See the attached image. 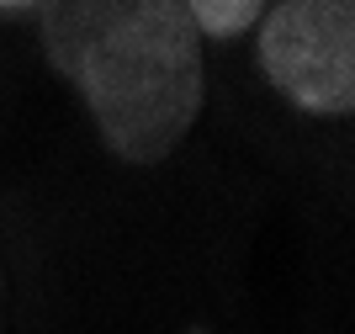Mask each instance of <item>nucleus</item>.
<instances>
[{
	"instance_id": "20e7f679",
	"label": "nucleus",
	"mask_w": 355,
	"mask_h": 334,
	"mask_svg": "<svg viewBox=\"0 0 355 334\" xmlns=\"http://www.w3.org/2000/svg\"><path fill=\"white\" fill-rule=\"evenodd\" d=\"M0 16H37V6H0Z\"/></svg>"
},
{
	"instance_id": "7ed1b4c3",
	"label": "nucleus",
	"mask_w": 355,
	"mask_h": 334,
	"mask_svg": "<svg viewBox=\"0 0 355 334\" xmlns=\"http://www.w3.org/2000/svg\"><path fill=\"white\" fill-rule=\"evenodd\" d=\"M196 32H207V37H239L244 27H254V16H266L260 0H196L186 6Z\"/></svg>"
},
{
	"instance_id": "f03ea898",
	"label": "nucleus",
	"mask_w": 355,
	"mask_h": 334,
	"mask_svg": "<svg viewBox=\"0 0 355 334\" xmlns=\"http://www.w3.org/2000/svg\"><path fill=\"white\" fill-rule=\"evenodd\" d=\"M260 69L292 106L345 117L355 106V6L286 0L260 16Z\"/></svg>"
},
{
	"instance_id": "f257e3e1",
	"label": "nucleus",
	"mask_w": 355,
	"mask_h": 334,
	"mask_svg": "<svg viewBox=\"0 0 355 334\" xmlns=\"http://www.w3.org/2000/svg\"><path fill=\"white\" fill-rule=\"evenodd\" d=\"M53 69L85 96L106 149L128 165L175 154L202 112V43L175 0L37 6Z\"/></svg>"
}]
</instances>
